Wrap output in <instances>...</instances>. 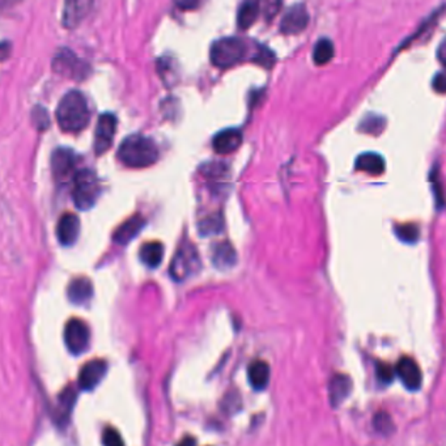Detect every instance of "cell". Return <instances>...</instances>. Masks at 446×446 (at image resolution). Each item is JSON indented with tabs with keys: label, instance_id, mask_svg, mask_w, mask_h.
Masks as SVG:
<instances>
[{
	"label": "cell",
	"instance_id": "obj_1",
	"mask_svg": "<svg viewBox=\"0 0 446 446\" xmlns=\"http://www.w3.org/2000/svg\"><path fill=\"white\" fill-rule=\"evenodd\" d=\"M56 121L66 133H79L90 121V106L80 90H69L58 104Z\"/></svg>",
	"mask_w": 446,
	"mask_h": 446
},
{
	"label": "cell",
	"instance_id": "obj_2",
	"mask_svg": "<svg viewBox=\"0 0 446 446\" xmlns=\"http://www.w3.org/2000/svg\"><path fill=\"white\" fill-rule=\"evenodd\" d=\"M118 160L129 167H147L154 165L158 158L156 142L142 134L127 136L118 148Z\"/></svg>",
	"mask_w": 446,
	"mask_h": 446
},
{
	"label": "cell",
	"instance_id": "obj_3",
	"mask_svg": "<svg viewBox=\"0 0 446 446\" xmlns=\"http://www.w3.org/2000/svg\"><path fill=\"white\" fill-rule=\"evenodd\" d=\"M72 197L79 210H90L101 194L100 179L90 169L78 170L74 176Z\"/></svg>",
	"mask_w": 446,
	"mask_h": 446
},
{
	"label": "cell",
	"instance_id": "obj_4",
	"mask_svg": "<svg viewBox=\"0 0 446 446\" xmlns=\"http://www.w3.org/2000/svg\"><path fill=\"white\" fill-rule=\"evenodd\" d=\"M247 46L241 38L225 37L216 41L211 47L212 65L219 68H229L238 65L246 58Z\"/></svg>",
	"mask_w": 446,
	"mask_h": 446
},
{
	"label": "cell",
	"instance_id": "obj_5",
	"mask_svg": "<svg viewBox=\"0 0 446 446\" xmlns=\"http://www.w3.org/2000/svg\"><path fill=\"white\" fill-rule=\"evenodd\" d=\"M201 257L197 247L189 241H183L172 259L169 272L173 280L185 281L194 276L201 270Z\"/></svg>",
	"mask_w": 446,
	"mask_h": 446
},
{
	"label": "cell",
	"instance_id": "obj_6",
	"mask_svg": "<svg viewBox=\"0 0 446 446\" xmlns=\"http://www.w3.org/2000/svg\"><path fill=\"white\" fill-rule=\"evenodd\" d=\"M90 327L79 318L68 321L65 329V342L68 351L74 355L83 354L90 346Z\"/></svg>",
	"mask_w": 446,
	"mask_h": 446
},
{
	"label": "cell",
	"instance_id": "obj_7",
	"mask_svg": "<svg viewBox=\"0 0 446 446\" xmlns=\"http://www.w3.org/2000/svg\"><path fill=\"white\" fill-rule=\"evenodd\" d=\"M51 167L58 182H67L68 179H74L76 174V156L74 151L66 147L56 148L51 157Z\"/></svg>",
	"mask_w": 446,
	"mask_h": 446
},
{
	"label": "cell",
	"instance_id": "obj_8",
	"mask_svg": "<svg viewBox=\"0 0 446 446\" xmlns=\"http://www.w3.org/2000/svg\"><path fill=\"white\" fill-rule=\"evenodd\" d=\"M115 131H117V117L112 113L101 114L96 127V138H94V152L99 156L105 154L112 147Z\"/></svg>",
	"mask_w": 446,
	"mask_h": 446
},
{
	"label": "cell",
	"instance_id": "obj_9",
	"mask_svg": "<svg viewBox=\"0 0 446 446\" xmlns=\"http://www.w3.org/2000/svg\"><path fill=\"white\" fill-rule=\"evenodd\" d=\"M395 373L408 390H419L423 382V374L413 357H402L395 367Z\"/></svg>",
	"mask_w": 446,
	"mask_h": 446
},
{
	"label": "cell",
	"instance_id": "obj_10",
	"mask_svg": "<svg viewBox=\"0 0 446 446\" xmlns=\"http://www.w3.org/2000/svg\"><path fill=\"white\" fill-rule=\"evenodd\" d=\"M108 365L104 360H90L87 363L79 374V386L83 390H93L106 374Z\"/></svg>",
	"mask_w": 446,
	"mask_h": 446
},
{
	"label": "cell",
	"instance_id": "obj_11",
	"mask_svg": "<svg viewBox=\"0 0 446 446\" xmlns=\"http://www.w3.org/2000/svg\"><path fill=\"white\" fill-rule=\"evenodd\" d=\"M309 13L304 4L293 6L280 23V31L284 34H299L308 26Z\"/></svg>",
	"mask_w": 446,
	"mask_h": 446
},
{
	"label": "cell",
	"instance_id": "obj_12",
	"mask_svg": "<svg viewBox=\"0 0 446 446\" xmlns=\"http://www.w3.org/2000/svg\"><path fill=\"white\" fill-rule=\"evenodd\" d=\"M80 235V220L78 216L67 212L60 216L56 224V237L63 246L74 245Z\"/></svg>",
	"mask_w": 446,
	"mask_h": 446
},
{
	"label": "cell",
	"instance_id": "obj_13",
	"mask_svg": "<svg viewBox=\"0 0 446 446\" xmlns=\"http://www.w3.org/2000/svg\"><path fill=\"white\" fill-rule=\"evenodd\" d=\"M242 144V133L237 129H225L215 135L212 140L213 151L219 155H229Z\"/></svg>",
	"mask_w": 446,
	"mask_h": 446
},
{
	"label": "cell",
	"instance_id": "obj_14",
	"mask_svg": "<svg viewBox=\"0 0 446 446\" xmlns=\"http://www.w3.org/2000/svg\"><path fill=\"white\" fill-rule=\"evenodd\" d=\"M53 67L56 68V71L60 72L62 75H66L69 78H79V76L84 78L87 65H84V62L79 60L76 56L72 54V51L66 50V51L59 53L56 56Z\"/></svg>",
	"mask_w": 446,
	"mask_h": 446
},
{
	"label": "cell",
	"instance_id": "obj_15",
	"mask_svg": "<svg viewBox=\"0 0 446 446\" xmlns=\"http://www.w3.org/2000/svg\"><path fill=\"white\" fill-rule=\"evenodd\" d=\"M144 226L145 219L142 215L131 216L130 219H127L124 223L121 224L115 229V232L113 235V240L119 245H126L130 241H133Z\"/></svg>",
	"mask_w": 446,
	"mask_h": 446
},
{
	"label": "cell",
	"instance_id": "obj_16",
	"mask_svg": "<svg viewBox=\"0 0 446 446\" xmlns=\"http://www.w3.org/2000/svg\"><path fill=\"white\" fill-rule=\"evenodd\" d=\"M352 390V381L346 374H335L333 379H330L329 385V398L331 406L338 407L346 401Z\"/></svg>",
	"mask_w": 446,
	"mask_h": 446
},
{
	"label": "cell",
	"instance_id": "obj_17",
	"mask_svg": "<svg viewBox=\"0 0 446 446\" xmlns=\"http://www.w3.org/2000/svg\"><path fill=\"white\" fill-rule=\"evenodd\" d=\"M212 262L219 270H228L232 268L237 262V254L235 247L228 241L219 242L213 247L212 251Z\"/></svg>",
	"mask_w": 446,
	"mask_h": 446
},
{
	"label": "cell",
	"instance_id": "obj_18",
	"mask_svg": "<svg viewBox=\"0 0 446 446\" xmlns=\"http://www.w3.org/2000/svg\"><path fill=\"white\" fill-rule=\"evenodd\" d=\"M68 299L75 304H85L93 296V286L88 278H76L69 283L67 288Z\"/></svg>",
	"mask_w": 446,
	"mask_h": 446
},
{
	"label": "cell",
	"instance_id": "obj_19",
	"mask_svg": "<svg viewBox=\"0 0 446 446\" xmlns=\"http://www.w3.org/2000/svg\"><path fill=\"white\" fill-rule=\"evenodd\" d=\"M92 3L88 1H68L65 6L63 11V25L67 28H74L76 26L81 19L90 11V7Z\"/></svg>",
	"mask_w": 446,
	"mask_h": 446
},
{
	"label": "cell",
	"instance_id": "obj_20",
	"mask_svg": "<svg viewBox=\"0 0 446 446\" xmlns=\"http://www.w3.org/2000/svg\"><path fill=\"white\" fill-rule=\"evenodd\" d=\"M355 167L357 170L365 172L372 176H379L385 170V160L379 154L367 152L357 157Z\"/></svg>",
	"mask_w": 446,
	"mask_h": 446
},
{
	"label": "cell",
	"instance_id": "obj_21",
	"mask_svg": "<svg viewBox=\"0 0 446 446\" xmlns=\"http://www.w3.org/2000/svg\"><path fill=\"white\" fill-rule=\"evenodd\" d=\"M139 257L145 266L151 268L158 267L164 258V246L158 241L145 242L144 245L140 247Z\"/></svg>",
	"mask_w": 446,
	"mask_h": 446
},
{
	"label": "cell",
	"instance_id": "obj_22",
	"mask_svg": "<svg viewBox=\"0 0 446 446\" xmlns=\"http://www.w3.org/2000/svg\"><path fill=\"white\" fill-rule=\"evenodd\" d=\"M247 374H249L250 385L256 390H262L267 386L268 381H270V367H268L267 363H265L262 360H257L250 364Z\"/></svg>",
	"mask_w": 446,
	"mask_h": 446
},
{
	"label": "cell",
	"instance_id": "obj_23",
	"mask_svg": "<svg viewBox=\"0 0 446 446\" xmlns=\"http://www.w3.org/2000/svg\"><path fill=\"white\" fill-rule=\"evenodd\" d=\"M259 13V4L257 1H245L240 10L237 16V23L241 29H247L257 20Z\"/></svg>",
	"mask_w": 446,
	"mask_h": 446
},
{
	"label": "cell",
	"instance_id": "obj_24",
	"mask_svg": "<svg viewBox=\"0 0 446 446\" xmlns=\"http://www.w3.org/2000/svg\"><path fill=\"white\" fill-rule=\"evenodd\" d=\"M75 401H76V393L72 388H67L60 394L58 399V413H56V418L60 423L66 422V419L74 408Z\"/></svg>",
	"mask_w": 446,
	"mask_h": 446
},
{
	"label": "cell",
	"instance_id": "obj_25",
	"mask_svg": "<svg viewBox=\"0 0 446 446\" xmlns=\"http://www.w3.org/2000/svg\"><path fill=\"white\" fill-rule=\"evenodd\" d=\"M334 56V45L330 40L322 38L317 42L313 50V60L318 66H324L327 62H330Z\"/></svg>",
	"mask_w": 446,
	"mask_h": 446
},
{
	"label": "cell",
	"instance_id": "obj_26",
	"mask_svg": "<svg viewBox=\"0 0 446 446\" xmlns=\"http://www.w3.org/2000/svg\"><path fill=\"white\" fill-rule=\"evenodd\" d=\"M224 223L223 217L212 215L208 216L207 219H204L201 224H199V233L201 236H212L222 232L223 229Z\"/></svg>",
	"mask_w": 446,
	"mask_h": 446
},
{
	"label": "cell",
	"instance_id": "obj_27",
	"mask_svg": "<svg viewBox=\"0 0 446 446\" xmlns=\"http://www.w3.org/2000/svg\"><path fill=\"white\" fill-rule=\"evenodd\" d=\"M397 235L404 242H416L420 236V231L413 224H406L397 228Z\"/></svg>",
	"mask_w": 446,
	"mask_h": 446
},
{
	"label": "cell",
	"instance_id": "obj_28",
	"mask_svg": "<svg viewBox=\"0 0 446 446\" xmlns=\"http://www.w3.org/2000/svg\"><path fill=\"white\" fill-rule=\"evenodd\" d=\"M275 60H276V56H274L271 50H268L265 46H259V50L254 56V62H257L258 65L263 67L271 68L275 65Z\"/></svg>",
	"mask_w": 446,
	"mask_h": 446
},
{
	"label": "cell",
	"instance_id": "obj_29",
	"mask_svg": "<svg viewBox=\"0 0 446 446\" xmlns=\"http://www.w3.org/2000/svg\"><path fill=\"white\" fill-rule=\"evenodd\" d=\"M102 441H104L105 446H124L123 438L119 435V432L114 428H106L104 431Z\"/></svg>",
	"mask_w": 446,
	"mask_h": 446
},
{
	"label": "cell",
	"instance_id": "obj_30",
	"mask_svg": "<svg viewBox=\"0 0 446 446\" xmlns=\"http://www.w3.org/2000/svg\"><path fill=\"white\" fill-rule=\"evenodd\" d=\"M374 424H376V428L379 429V432L382 433H389L393 431V423H391V419L389 418V415L386 413H379L376 416L374 419Z\"/></svg>",
	"mask_w": 446,
	"mask_h": 446
},
{
	"label": "cell",
	"instance_id": "obj_31",
	"mask_svg": "<svg viewBox=\"0 0 446 446\" xmlns=\"http://www.w3.org/2000/svg\"><path fill=\"white\" fill-rule=\"evenodd\" d=\"M394 373H395L394 368L389 364H386V363H381L377 367V376H379L381 382L389 383L393 377H394Z\"/></svg>",
	"mask_w": 446,
	"mask_h": 446
},
{
	"label": "cell",
	"instance_id": "obj_32",
	"mask_svg": "<svg viewBox=\"0 0 446 446\" xmlns=\"http://www.w3.org/2000/svg\"><path fill=\"white\" fill-rule=\"evenodd\" d=\"M433 88L441 94L445 92V75L443 72H438L436 75L435 80H433Z\"/></svg>",
	"mask_w": 446,
	"mask_h": 446
},
{
	"label": "cell",
	"instance_id": "obj_33",
	"mask_svg": "<svg viewBox=\"0 0 446 446\" xmlns=\"http://www.w3.org/2000/svg\"><path fill=\"white\" fill-rule=\"evenodd\" d=\"M177 446H195V440L192 437L188 436V437L182 438Z\"/></svg>",
	"mask_w": 446,
	"mask_h": 446
}]
</instances>
